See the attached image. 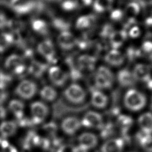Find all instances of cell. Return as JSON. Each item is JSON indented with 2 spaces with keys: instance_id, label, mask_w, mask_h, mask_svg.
I'll return each mask as SVG.
<instances>
[{
  "instance_id": "cell-6",
  "label": "cell",
  "mask_w": 152,
  "mask_h": 152,
  "mask_svg": "<svg viewBox=\"0 0 152 152\" xmlns=\"http://www.w3.org/2000/svg\"><path fill=\"white\" fill-rule=\"evenodd\" d=\"M81 125L86 128L101 129L104 125L102 116L94 111L87 112L81 121Z\"/></svg>"
},
{
  "instance_id": "cell-49",
  "label": "cell",
  "mask_w": 152,
  "mask_h": 152,
  "mask_svg": "<svg viewBox=\"0 0 152 152\" xmlns=\"http://www.w3.org/2000/svg\"><path fill=\"white\" fill-rule=\"evenodd\" d=\"M7 2V0H0V5L5 4Z\"/></svg>"
},
{
  "instance_id": "cell-44",
  "label": "cell",
  "mask_w": 152,
  "mask_h": 152,
  "mask_svg": "<svg viewBox=\"0 0 152 152\" xmlns=\"http://www.w3.org/2000/svg\"><path fill=\"white\" fill-rule=\"evenodd\" d=\"M145 25L148 36L152 37V17H148L145 20Z\"/></svg>"
},
{
  "instance_id": "cell-40",
  "label": "cell",
  "mask_w": 152,
  "mask_h": 152,
  "mask_svg": "<svg viewBox=\"0 0 152 152\" xmlns=\"http://www.w3.org/2000/svg\"><path fill=\"white\" fill-rule=\"evenodd\" d=\"M110 17L113 21H120L124 17V12L120 9H115L111 12Z\"/></svg>"
},
{
  "instance_id": "cell-17",
  "label": "cell",
  "mask_w": 152,
  "mask_h": 152,
  "mask_svg": "<svg viewBox=\"0 0 152 152\" xmlns=\"http://www.w3.org/2000/svg\"><path fill=\"white\" fill-rule=\"evenodd\" d=\"M91 103L92 105L98 109L104 108L108 103L107 96L102 91L93 89L91 91Z\"/></svg>"
},
{
  "instance_id": "cell-34",
  "label": "cell",
  "mask_w": 152,
  "mask_h": 152,
  "mask_svg": "<svg viewBox=\"0 0 152 152\" xmlns=\"http://www.w3.org/2000/svg\"><path fill=\"white\" fill-rule=\"evenodd\" d=\"M114 125L113 124L109 122L106 124H104L103 126L101 129V137L103 138H107L112 136L114 133Z\"/></svg>"
},
{
  "instance_id": "cell-11",
  "label": "cell",
  "mask_w": 152,
  "mask_h": 152,
  "mask_svg": "<svg viewBox=\"0 0 152 152\" xmlns=\"http://www.w3.org/2000/svg\"><path fill=\"white\" fill-rule=\"evenodd\" d=\"M37 50L48 62L55 61V50L51 40L48 39L40 42L37 46Z\"/></svg>"
},
{
  "instance_id": "cell-19",
  "label": "cell",
  "mask_w": 152,
  "mask_h": 152,
  "mask_svg": "<svg viewBox=\"0 0 152 152\" xmlns=\"http://www.w3.org/2000/svg\"><path fill=\"white\" fill-rule=\"evenodd\" d=\"M118 81L122 87H132L135 83V79L133 74L129 70L123 69L119 71L117 75Z\"/></svg>"
},
{
  "instance_id": "cell-32",
  "label": "cell",
  "mask_w": 152,
  "mask_h": 152,
  "mask_svg": "<svg viewBox=\"0 0 152 152\" xmlns=\"http://www.w3.org/2000/svg\"><path fill=\"white\" fill-rule=\"evenodd\" d=\"M12 43L13 41L11 33H1L0 34V53L4 52Z\"/></svg>"
},
{
  "instance_id": "cell-50",
  "label": "cell",
  "mask_w": 152,
  "mask_h": 152,
  "mask_svg": "<svg viewBox=\"0 0 152 152\" xmlns=\"http://www.w3.org/2000/svg\"><path fill=\"white\" fill-rule=\"evenodd\" d=\"M46 1H50V2H62L64 0H46Z\"/></svg>"
},
{
  "instance_id": "cell-48",
  "label": "cell",
  "mask_w": 152,
  "mask_h": 152,
  "mask_svg": "<svg viewBox=\"0 0 152 152\" xmlns=\"http://www.w3.org/2000/svg\"><path fill=\"white\" fill-rule=\"evenodd\" d=\"M7 115V110L6 109L2 106L0 105V118L4 119L5 118Z\"/></svg>"
},
{
  "instance_id": "cell-29",
  "label": "cell",
  "mask_w": 152,
  "mask_h": 152,
  "mask_svg": "<svg viewBox=\"0 0 152 152\" xmlns=\"http://www.w3.org/2000/svg\"><path fill=\"white\" fill-rule=\"evenodd\" d=\"M94 84L97 88L107 89L112 87L113 83L102 74L96 72L94 76Z\"/></svg>"
},
{
  "instance_id": "cell-25",
  "label": "cell",
  "mask_w": 152,
  "mask_h": 152,
  "mask_svg": "<svg viewBox=\"0 0 152 152\" xmlns=\"http://www.w3.org/2000/svg\"><path fill=\"white\" fill-rule=\"evenodd\" d=\"M138 123L141 130L147 133H152V113L145 112L141 114L138 119Z\"/></svg>"
},
{
  "instance_id": "cell-24",
  "label": "cell",
  "mask_w": 152,
  "mask_h": 152,
  "mask_svg": "<svg viewBox=\"0 0 152 152\" xmlns=\"http://www.w3.org/2000/svg\"><path fill=\"white\" fill-rule=\"evenodd\" d=\"M24 103L18 99H12L8 103V109L18 121L24 118Z\"/></svg>"
},
{
  "instance_id": "cell-14",
  "label": "cell",
  "mask_w": 152,
  "mask_h": 152,
  "mask_svg": "<svg viewBox=\"0 0 152 152\" xmlns=\"http://www.w3.org/2000/svg\"><path fill=\"white\" fill-rule=\"evenodd\" d=\"M140 11V4L137 2H131L128 3L124 10V17L128 20L126 26L133 24L134 23L135 17L138 14Z\"/></svg>"
},
{
  "instance_id": "cell-30",
  "label": "cell",
  "mask_w": 152,
  "mask_h": 152,
  "mask_svg": "<svg viewBox=\"0 0 152 152\" xmlns=\"http://www.w3.org/2000/svg\"><path fill=\"white\" fill-rule=\"evenodd\" d=\"M95 21V17L93 15H83L78 18L76 22V27L81 30L90 27Z\"/></svg>"
},
{
  "instance_id": "cell-46",
  "label": "cell",
  "mask_w": 152,
  "mask_h": 152,
  "mask_svg": "<svg viewBox=\"0 0 152 152\" xmlns=\"http://www.w3.org/2000/svg\"><path fill=\"white\" fill-rule=\"evenodd\" d=\"M75 2L78 8L90 5L92 2V0H75Z\"/></svg>"
},
{
  "instance_id": "cell-12",
  "label": "cell",
  "mask_w": 152,
  "mask_h": 152,
  "mask_svg": "<svg viewBox=\"0 0 152 152\" xmlns=\"http://www.w3.org/2000/svg\"><path fill=\"white\" fill-rule=\"evenodd\" d=\"M58 43L59 46L63 49L68 50L77 45L78 40L69 31H62L58 36Z\"/></svg>"
},
{
  "instance_id": "cell-15",
  "label": "cell",
  "mask_w": 152,
  "mask_h": 152,
  "mask_svg": "<svg viewBox=\"0 0 152 152\" xmlns=\"http://www.w3.org/2000/svg\"><path fill=\"white\" fill-rule=\"evenodd\" d=\"M125 142L122 138H114L107 140L102 146V152H122Z\"/></svg>"
},
{
  "instance_id": "cell-36",
  "label": "cell",
  "mask_w": 152,
  "mask_h": 152,
  "mask_svg": "<svg viewBox=\"0 0 152 152\" xmlns=\"http://www.w3.org/2000/svg\"><path fill=\"white\" fill-rule=\"evenodd\" d=\"M97 72L102 74L105 77H106L109 81H110L112 83L114 82V76L112 73V72L110 71V69L104 66H100L97 71Z\"/></svg>"
},
{
  "instance_id": "cell-42",
  "label": "cell",
  "mask_w": 152,
  "mask_h": 152,
  "mask_svg": "<svg viewBox=\"0 0 152 152\" xmlns=\"http://www.w3.org/2000/svg\"><path fill=\"white\" fill-rule=\"evenodd\" d=\"M43 129L50 134H54L57 129V127L55 124L53 122H49L45 124L43 126Z\"/></svg>"
},
{
  "instance_id": "cell-8",
  "label": "cell",
  "mask_w": 152,
  "mask_h": 152,
  "mask_svg": "<svg viewBox=\"0 0 152 152\" xmlns=\"http://www.w3.org/2000/svg\"><path fill=\"white\" fill-rule=\"evenodd\" d=\"M78 148L80 151H86L94 148L98 144V138L93 133L85 132L80 135L78 138Z\"/></svg>"
},
{
  "instance_id": "cell-18",
  "label": "cell",
  "mask_w": 152,
  "mask_h": 152,
  "mask_svg": "<svg viewBox=\"0 0 152 152\" xmlns=\"http://www.w3.org/2000/svg\"><path fill=\"white\" fill-rule=\"evenodd\" d=\"M125 58L123 55L116 49H112L104 56V61L113 66H119L123 64Z\"/></svg>"
},
{
  "instance_id": "cell-26",
  "label": "cell",
  "mask_w": 152,
  "mask_h": 152,
  "mask_svg": "<svg viewBox=\"0 0 152 152\" xmlns=\"http://www.w3.org/2000/svg\"><path fill=\"white\" fill-rule=\"evenodd\" d=\"M40 96L45 101L53 102L57 98L58 93L54 87L46 85L40 90Z\"/></svg>"
},
{
  "instance_id": "cell-47",
  "label": "cell",
  "mask_w": 152,
  "mask_h": 152,
  "mask_svg": "<svg viewBox=\"0 0 152 152\" xmlns=\"http://www.w3.org/2000/svg\"><path fill=\"white\" fill-rule=\"evenodd\" d=\"M8 20L5 15L2 13H0V28H4L7 27Z\"/></svg>"
},
{
  "instance_id": "cell-13",
  "label": "cell",
  "mask_w": 152,
  "mask_h": 152,
  "mask_svg": "<svg viewBox=\"0 0 152 152\" xmlns=\"http://www.w3.org/2000/svg\"><path fill=\"white\" fill-rule=\"evenodd\" d=\"M132 74L135 80L146 83L151 78L150 68L147 65L138 64L135 66Z\"/></svg>"
},
{
  "instance_id": "cell-35",
  "label": "cell",
  "mask_w": 152,
  "mask_h": 152,
  "mask_svg": "<svg viewBox=\"0 0 152 152\" xmlns=\"http://www.w3.org/2000/svg\"><path fill=\"white\" fill-rule=\"evenodd\" d=\"M7 27H8L12 32H19L23 30L24 24L20 21L16 20H10L8 21Z\"/></svg>"
},
{
  "instance_id": "cell-2",
  "label": "cell",
  "mask_w": 152,
  "mask_h": 152,
  "mask_svg": "<svg viewBox=\"0 0 152 152\" xmlns=\"http://www.w3.org/2000/svg\"><path fill=\"white\" fill-rule=\"evenodd\" d=\"M64 96L69 103L74 104L83 103L86 98V93L84 88L77 83L69 85L64 91Z\"/></svg>"
},
{
  "instance_id": "cell-27",
  "label": "cell",
  "mask_w": 152,
  "mask_h": 152,
  "mask_svg": "<svg viewBox=\"0 0 152 152\" xmlns=\"http://www.w3.org/2000/svg\"><path fill=\"white\" fill-rule=\"evenodd\" d=\"M46 67L47 66L45 64L36 61H32L28 67V72L34 77H39L42 76L45 71Z\"/></svg>"
},
{
  "instance_id": "cell-43",
  "label": "cell",
  "mask_w": 152,
  "mask_h": 152,
  "mask_svg": "<svg viewBox=\"0 0 152 152\" xmlns=\"http://www.w3.org/2000/svg\"><path fill=\"white\" fill-rule=\"evenodd\" d=\"M113 27L110 24H106L100 32V36L102 37H107L113 32Z\"/></svg>"
},
{
  "instance_id": "cell-28",
  "label": "cell",
  "mask_w": 152,
  "mask_h": 152,
  "mask_svg": "<svg viewBox=\"0 0 152 152\" xmlns=\"http://www.w3.org/2000/svg\"><path fill=\"white\" fill-rule=\"evenodd\" d=\"M31 27L33 29L39 34L46 35L49 33L48 26L47 23L42 20H33L31 21Z\"/></svg>"
},
{
  "instance_id": "cell-5",
  "label": "cell",
  "mask_w": 152,
  "mask_h": 152,
  "mask_svg": "<svg viewBox=\"0 0 152 152\" xmlns=\"http://www.w3.org/2000/svg\"><path fill=\"white\" fill-rule=\"evenodd\" d=\"M5 67L8 71L15 75H21L26 70L23 58L15 54L9 56L6 59Z\"/></svg>"
},
{
  "instance_id": "cell-41",
  "label": "cell",
  "mask_w": 152,
  "mask_h": 152,
  "mask_svg": "<svg viewBox=\"0 0 152 152\" xmlns=\"http://www.w3.org/2000/svg\"><path fill=\"white\" fill-rule=\"evenodd\" d=\"M8 91L5 84L0 83V105L7 100L8 98Z\"/></svg>"
},
{
  "instance_id": "cell-1",
  "label": "cell",
  "mask_w": 152,
  "mask_h": 152,
  "mask_svg": "<svg viewBox=\"0 0 152 152\" xmlns=\"http://www.w3.org/2000/svg\"><path fill=\"white\" fill-rule=\"evenodd\" d=\"M124 102L128 109L131 111H138L144 107L147 100L143 93L137 90L131 88L125 94Z\"/></svg>"
},
{
  "instance_id": "cell-9",
  "label": "cell",
  "mask_w": 152,
  "mask_h": 152,
  "mask_svg": "<svg viewBox=\"0 0 152 152\" xmlns=\"http://www.w3.org/2000/svg\"><path fill=\"white\" fill-rule=\"evenodd\" d=\"M48 77L50 82L56 87H62L68 79V74L58 66H52L49 69Z\"/></svg>"
},
{
  "instance_id": "cell-37",
  "label": "cell",
  "mask_w": 152,
  "mask_h": 152,
  "mask_svg": "<svg viewBox=\"0 0 152 152\" xmlns=\"http://www.w3.org/2000/svg\"><path fill=\"white\" fill-rule=\"evenodd\" d=\"M61 7L65 11H72L78 8L75 0H64L61 2Z\"/></svg>"
},
{
  "instance_id": "cell-21",
  "label": "cell",
  "mask_w": 152,
  "mask_h": 152,
  "mask_svg": "<svg viewBox=\"0 0 152 152\" xmlns=\"http://www.w3.org/2000/svg\"><path fill=\"white\" fill-rule=\"evenodd\" d=\"M133 120L129 116L125 115H119L117 118V125L120 128L123 137H128V131L132 126Z\"/></svg>"
},
{
  "instance_id": "cell-3",
  "label": "cell",
  "mask_w": 152,
  "mask_h": 152,
  "mask_svg": "<svg viewBox=\"0 0 152 152\" xmlns=\"http://www.w3.org/2000/svg\"><path fill=\"white\" fill-rule=\"evenodd\" d=\"M31 115V124H40L42 123L48 117L49 113V107L43 102L36 101L30 106Z\"/></svg>"
},
{
  "instance_id": "cell-22",
  "label": "cell",
  "mask_w": 152,
  "mask_h": 152,
  "mask_svg": "<svg viewBox=\"0 0 152 152\" xmlns=\"http://www.w3.org/2000/svg\"><path fill=\"white\" fill-rule=\"evenodd\" d=\"M109 40L111 46L116 49L119 48L127 38V33L125 30L113 31L109 36Z\"/></svg>"
},
{
  "instance_id": "cell-39",
  "label": "cell",
  "mask_w": 152,
  "mask_h": 152,
  "mask_svg": "<svg viewBox=\"0 0 152 152\" xmlns=\"http://www.w3.org/2000/svg\"><path fill=\"white\" fill-rule=\"evenodd\" d=\"M141 50L144 53L146 54L149 58H152V42L150 41L144 42L141 46Z\"/></svg>"
},
{
  "instance_id": "cell-4",
  "label": "cell",
  "mask_w": 152,
  "mask_h": 152,
  "mask_svg": "<svg viewBox=\"0 0 152 152\" xmlns=\"http://www.w3.org/2000/svg\"><path fill=\"white\" fill-rule=\"evenodd\" d=\"M37 91L36 84L28 79H24L21 81L16 86L15 89V94L21 99L29 100L32 99Z\"/></svg>"
},
{
  "instance_id": "cell-23",
  "label": "cell",
  "mask_w": 152,
  "mask_h": 152,
  "mask_svg": "<svg viewBox=\"0 0 152 152\" xmlns=\"http://www.w3.org/2000/svg\"><path fill=\"white\" fill-rule=\"evenodd\" d=\"M18 125L14 121H5L0 124V134L4 138L14 135L17 131Z\"/></svg>"
},
{
  "instance_id": "cell-10",
  "label": "cell",
  "mask_w": 152,
  "mask_h": 152,
  "mask_svg": "<svg viewBox=\"0 0 152 152\" xmlns=\"http://www.w3.org/2000/svg\"><path fill=\"white\" fill-rule=\"evenodd\" d=\"M81 126V121L76 116H69L62 119L61 129L62 132L68 135L75 134Z\"/></svg>"
},
{
  "instance_id": "cell-7",
  "label": "cell",
  "mask_w": 152,
  "mask_h": 152,
  "mask_svg": "<svg viewBox=\"0 0 152 152\" xmlns=\"http://www.w3.org/2000/svg\"><path fill=\"white\" fill-rule=\"evenodd\" d=\"M37 1L33 0H10L9 6L17 14L21 15L33 12Z\"/></svg>"
},
{
  "instance_id": "cell-38",
  "label": "cell",
  "mask_w": 152,
  "mask_h": 152,
  "mask_svg": "<svg viewBox=\"0 0 152 152\" xmlns=\"http://www.w3.org/2000/svg\"><path fill=\"white\" fill-rule=\"evenodd\" d=\"M56 152H80V151L77 146L68 144L60 146Z\"/></svg>"
},
{
  "instance_id": "cell-51",
  "label": "cell",
  "mask_w": 152,
  "mask_h": 152,
  "mask_svg": "<svg viewBox=\"0 0 152 152\" xmlns=\"http://www.w3.org/2000/svg\"><path fill=\"white\" fill-rule=\"evenodd\" d=\"M82 152H87V151H82Z\"/></svg>"
},
{
  "instance_id": "cell-31",
  "label": "cell",
  "mask_w": 152,
  "mask_h": 152,
  "mask_svg": "<svg viewBox=\"0 0 152 152\" xmlns=\"http://www.w3.org/2000/svg\"><path fill=\"white\" fill-rule=\"evenodd\" d=\"M113 0H95L93 4V8L97 12H104L109 9Z\"/></svg>"
},
{
  "instance_id": "cell-45",
  "label": "cell",
  "mask_w": 152,
  "mask_h": 152,
  "mask_svg": "<svg viewBox=\"0 0 152 152\" xmlns=\"http://www.w3.org/2000/svg\"><path fill=\"white\" fill-rule=\"evenodd\" d=\"M140 34H141V31L140 28L138 26L132 27L129 31V35L132 38L138 37L140 35Z\"/></svg>"
},
{
  "instance_id": "cell-33",
  "label": "cell",
  "mask_w": 152,
  "mask_h": 152,
  "mask_svg": "<svg viewBox=\"0 0 152 152\" xmlns=\"http://www.w3.org/2000/svg\"><path fill=\"white\" fill-rule=\"evenodd\" d=\"M52 25L58 30L62 31H68L70 27V23L61 18H53L52 19Z\"/></svg>"
},
{
  "instance_id": "cell-16",
  "label": "cell",
  "mask_w": 152,
  "mask_h": 152,
  "mask_svg": "<svg viewBox=\"0 0 152 152\" xmlns=\"http://www.w3.org/2000/svg\"><path fill=\"white\" fill-rule=\"evenodd\" d=\"M96 63V58L89 55H82L77 59V66L80 71H91L94 69Z\"/></svg>"
},
{
  "instance_id": "cell-20",
  "label": "cell",
  "mask_w": 152,
  "mask_h": 152,
  "mask_svg": "<svg viewBox=\"0 0 152 152\" xmlns=\"http://www.w3.org/2000/svg\"><path fill=\"white\" fill-rule=\"evenodd\" d=\"M136 139L146 152H152V135L142 131L136 134Z\"/></svg>"
}]
</instances>
